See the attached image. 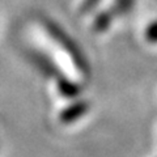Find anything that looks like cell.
Masks as SVG:
<instances>
[{
  "label": "cell",
  "instance_id": "3",
  "mask_svg": "<svg viewBox=\"0 0 157 157\" xmlns=\"http://www.w3.org/2000/svg\"><path fill=\"white\" fill-rule=\"evenodd\" d=\"M56 88L59 94L64 98H76L81 93V86L80 84H77L76 81L71 80L70 77L64 76L62 73L60 76L56 77Z\"/></svg>",
  "mask_w": 157,
  "mask_h": 157
},
{
  "label": "cell",
  "instance_id": "4",
  "mask_svg": "<svg viewBox=\"0 0 157 157\" xmlns=\"http://www.w3.org/2000/svg\"><path fill=\"white\" fill-rule=\"evenodd\" d=\"M32 59H33L36 67L45 76H47V77H55L56 78L58 76L62 75L60 71H59V68L54 64V62H51L50 59H48L47 56H45L43 54H42V55H41V54H33Z\"/></svg>",
  "mask_w": 157,
  "mask_h": 157
},
{
  "label": "cell",
  "instance_id": "7",
  "mask_svg": "<svg viewBox=\"0 0 157 157\" xmlns=\"http://www.w3.org/2000/svg\"><path fill=\"white\" fill-rule=\"evenodd\" d=\"M100 0H84L80 7V13H88Z\"/></svg>",
  "mask_w": 157,
  "mask_h": 157
},
{
  "label": "cell",
  "instance_id": "5",
  "mask_svg": "<svg viewBox=\"0 0 157 157\" xmlns=\"http://www.w3.org/2000/svg\"><path fill=\"white\" fill-rule=\"evenodd\" d=\"M135 0H115L113 3V6L107 9L113 17H118V16H123L127 12H130V9L134 6Z\"/></svg>",
  "mask_w": 157,
  "mask_h": 157
},
{
  "label": "cell",
  "instance_id": "2",
  "mask_svg": "<svg viewBox=\"0 0 157 157\" xmlns=\"http://www.w3.org/2000/svg\"><path fill=\"white\" fill-rule=\"evenodd\" d=\"M90 109V104L89 101L86 100H75L70 104L68 106H66L64 109H62L59 111V121L62 122L63 124H71L75 123L78 119H81L88 111Z\"/></svg>",
  "mask_w": 157,
  "mask_h": 157
},
{
  "label": "cell",
  "instance_id": "6",
  "mask_svg": "<svg viewBox=\"0 0 157 157\" xmlns=\"http://www.w3.org/2000/svg\"><path fill=\"white\" fill-rule=\"evenodd\" d=\"M144 37L149 43H152V45H156L157 43V20L152 21L149 25L145 28Z\"/></svg>",
  "mask_w": 157,
  "mask_h": 157
},
{
  "label": "cell",
  "instance_id": "1",
  "mask_svg": "<svg viewBox=\"0 0 157 157\" xmlns=\"http://www.w3.org/2000/svg\"><path fill=\"white\" fill-rule=\"evenodd\" d=\"M43 25H45V29H46L47 34L50 36V38L54 39L56 45L60 47L62 50H64L67 55L71 58V60L73 62V66H75V68L78 71V73H81L82 76L89 75L90 73L89 63H88L84 52L81 51V48L77 46V43L54 21L46 20V21L43 22Z\"/></svg>",
  "mask_w": 157,
  "mask_h": 157
}]
</instances>
